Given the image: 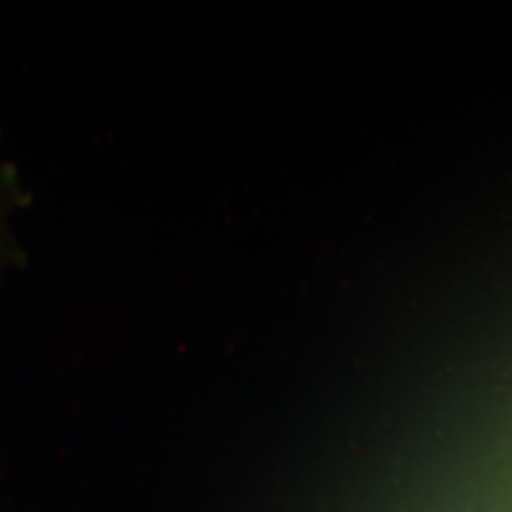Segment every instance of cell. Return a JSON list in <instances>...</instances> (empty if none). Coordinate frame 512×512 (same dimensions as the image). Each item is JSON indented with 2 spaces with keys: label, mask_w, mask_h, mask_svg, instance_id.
<instances>
[]
</instances>
